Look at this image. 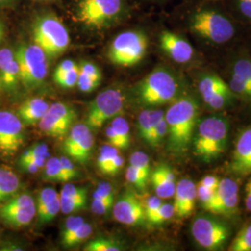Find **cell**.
<instances>
[{
    "label": "cell",
    "instance_id": "6da1fadb",
    "mask_svg": "<svg viewBox=\"0 0 251 251\" xmlns=\"http://www.w3.org/2000/svg\"><path fill=\"white\" fill-rule=\"evenodd\" d=\"M198 104L192 97L175 100L165 113L168 126V149L175 154L187 152L198 125Z\"/></svg>",
    "mask_w": 251,
    "mask_h": 251
},
{
    "label": "cell",
    "instance_id": "7a4b0ae2",
    "mask_svg": "<svg viewBox=\"0 0 251 251\" xmlns=\"http://www.w3.org/2000/svg\"><path fill=\"white\" fill-rule=\"evenodd\" d=\"M228 132L229 124L224 117L202 119L197 125L192 141L195 153L203 161H213L225 152Z\"/></svg>",
    "mask_w": 251,
    "mask_h": 251
},
{
    "label": "cell",
    "instance_id": "3957f363",
    "mask_svg": "<svg viewBox=\"0 0 251 251\" xmlns=\"http://www.w3.org/2000/svg\"><path fill=\"white\" fill-rule=\"evenodd\" d=\"M125 0H79L75 17L82 25L102 30L117 25L126 14Z\"/></svg>",
    "mask_w": 251,
    "mask_h": 251
},
{
    "label": "cell",
    "instance_id": "277c9868",
    "mask_svg": "<svg viewBox=\"0 0 251 251\" xmlns=\"http://www.w3.org/2000/svg\"><path fill=\"white\" fill-rule=\"evenodd\" d=\"M135 92L137 99L144 105H162L176 98L179 92V82L169 70L157 68L137 85Z\"/></svg>",
    "mask_w": 251,
    "mask_h": 251
},
{
    "label": "cell",
    "instance_id": "5b68a950",
    "mask_svg": "<svg viewBox=\"0 0 251 251\" xmlns=\"http://www.w3.org/2000/svg\"><path fill=\"white\" fill-rule=\"evenodd\" d=\"M35 44L42 49L48 59L64 53L70 45V36L63 22L53 14H46L35 21L33 28Z\"/></svg>",
    "mask_w": 251,
    "mask_h": 251
},
{
    "label": "cell",
    "instance_id": "8992f818",
    "mask_svg": "<svg viewBox=\"0 0 251 251\" xmlns=\"http://www.w3.org/2000/svg\"><path fill=\"white\" fill-rule=\"evenodd\" d=\"M148 50V37L143 31L128 30L117 35L108 49L110 62L123 67H130L144 59Z\"/></svg>",
    "mask_w": 251,
    "mask_h": 251
},
{
    "label": "cell",
    "instance_id": "52a82bcc",
    "mask_svg": "<svg viewBox=\"0 0 251 251\" xmlns=\"http://www.w3.org/2000/svg\"><path fill=\"white\" fill-rule=\"evenodd\" d=\"M20 67V82L27 90L39 88L48 75V57L36 44H23L15 50Z\"/></svg>",
    "mask_w": 251,
    "mask_h": 251
},
{
    "label": "cell",
    "instance_id": "ba28073f",
    "mask_svg": "<svg viewBox=\"0 0 251 251\" xmlns=\"http://www.w3.org/2000/svg\"><path fill=\"white\" fill-rule=\"evenodd\" d=\"M190 28L197 36L216 44L229 41L234 34V27L229 19L209 9L196 11L190 20Z\"/></svg>",
    "mask_w": 251,
    "mask_h": 251
},
{
    "label": "cell",
    "instance_id": "9c48e42d",
    "mask_svg": "<svg viewBox=\"0 0 251 251\" xmlns=\"http://www.w3.org/2000/svg\"><path fill=\"white\" fill-rule=\"evenodd\" d=\"M125 106V96L118 89H107L91 101L86 125L91 130H98L110 119L119 116Z\"/></svg>",
    "mask_w": 251,
    "mask_h": 251
},
{
    "label": "cell",
    "instance_id": "30bf717a",
    "mask_svg": "<svg viewBox=\"0 0 251 251\" xmlns=\"http://www.w3.org/2000/svg\"><path fill=\"white\" fill-rule=\"evenodd\" d=\"M192 234L200 247L206 251L222 250L230 235L228 227L213 218L198 216L192 225Z\"/></svg>",
    "mask_w": 251,
    "mask_h": 251
},
{
    "label": "cell",
    "instance_id": "8fae6325",
    "mask_svg": "<svg viewBox=\"0 0 251 251\" xmlns=\"http://www.w3.org/2000/svg\"><path fill=\"white\" fill-rule=\"evenodd\" d=\"M36 216V201L28 193L15 195L0 206V220L12 228L28 226Z\"/></svg>",
    "mask_w": 251,
    "mask_h": 251
},
{
    "label": "cell",
    "instance_id": "7c38bea8",
    "mask_svg": "<svg viewBox=\"0 0 251 251\" xmlns=\"http://www.w3.org/2000/svg\"><path fill=\"white\" fill-rule=\"evenodd\" d=\"M76 119L75 110L63 102H55L38 122L40 130L50 138H64Z\"/></svg>",
    "mask_w": 251,
    "mask_h": 251
},
{
    "label": "cell",
    "instance_id": "4fadbf2b",
    "mask_svg": "<svg viewBox=\"0 0 251 251\" xmlns=\"http://www.w3.org/2000/svg\"><path fill=\"white\" fill-rule=\"evenodd\" d=\"M94 137L86 124L73 126L64 137L63 152L74 161L81 164L88 163L91 156Z\"/></svg>",
    "mask_w": 251,
    "mask_h": 251
},
{
    "label": "cell",
    "instance_id": "5bb4252c",
    "mask_svg": "<svg viewBox=\"0 0 251 251\" xmlns=\"http://www.w3.org/2000/svg\"><path fill=\"white\" fill-rule=\"evenodd\" d=\"M25 125L17 115L9 111H0V153L11 156L25 143Z\"/></svg>",
    "mask_w": 251,
    "mask_h": 251
},
{
    "label": "cell",
    "instance_id": "9a60e30c",
    "mask_svg": "<svg viewBox=\"0 0 251 251\" xmlns=\"http://www.w3.org/2000/svg\"><path fill=\"white\" fill-rule=\"evenodd\" d=\"M113 215L117 222L130 226L144 225L147 221L144 204L131 192H126L117 200Z\"/></svg>",
    "mask_w": 251,
    "mask_h": 251
},
{
    "label": "cell",
    "instance_id": "2e32d148",
    "mask_svg": "<svg viewBox=\"0 0 251 251\" xmlns=\"http://www.w3.org/2000/svg\"><path fill=\"white\" fill-rule=\"evenodd\" d=\"M238 201L237 183L230 178L220 179V183L216 190L215 202L211 212L219 215H233L237 209Z\"/></svg>",
    "mask_w": 251,
    "mask_h": 251
},
{
    "label": "cell",
    "instance_id": "e0dca14e",
    "mask_svg": "<svg viewBox=\"0 0 251 251\" xmlns=\"http://www.w3.org/2000/svg\"><path fill=\"white\" fill-rule=\"evenodd\" d=\"M162 50L178 63H188L194 57V48L183 37L170 31L162 32L159 36Z\"/></svg>",
    "mask_w": 251,
    "mask_h": 251
},
{
    "label": "cell",
    "instance_id": "ac0fdd59",
    "mask_svg": "<svg viewBox=\"0 0 251 251\" xmlns=\"http://www.w3.org/2000/svg\"><path fill=\"white\" fill-rule=\"evenodd\" d=\"M173 197L174 214L180 219L186 218L192 214L196 207L197 185L191 179H181L176 185Z\"/></svg>",
    "mask_w": 251,
    "mask_h": 251
},
{
    "label": "cell",
    "instance_id": "d6986e66",
    "mask_svg": "<svg viewBox=\"0 0 251 251\" xmlns=\"http://www.w3.org/2000/svg\"><path fill=\"white\" fill-rule=\"evenodd\" d=\"M230 166L236 174L247 175L251 173V126L239 135Z\"/></svg>",
    "mask_w": 251,
    "mask_h": 251
},
{
    "label": "cell",
    "instance_id": "ffe728a7",
    "mask_svg": "<svg viewBox=\"0 0 251 251\" xmlns=\"http://www.w3.org/2000/svg\"><path fill=\"white\" fill-rule=\"evenodd\" d=\"M20 82V67L15 50L10 48L0 49V83L8 90L16 89Z\"/></svg>",
    "mask_w": 251,
    "mask_h": 251
},
{
    "label": "cell",
    "instance_id": "44dd1931",
    "mask_svg": "<svg viewBox=\"0 0 251 251\" xmlns=\"http://www.w3.org/2000/svg\"><path fill=\"white\" fill-rule=\"evenodd\" d=\"M175 175L166 164L158 165L151 174L152 188L156 196L161 199L171 198L174 196L176 181Z\"/></svg>",
    "mask_w": 251,
    "mask_h": 251
},
{
    "label": "cell",
    "instance_id": "7402d4cb",
    "mask_svg": "<svg viewBox=\"0 0 251 251\" xmlns=\"http://www.w3.org/2000/svg\"><path fill=\"white\" fill-rule=\"evenodd\" d=\"M50 104L40 97H34L24 101L17 110V116L25 126L38 124L44 117Z\"/></svg>",
    "mask_w": 251,
    "mask_h": 251
},
{
    "label": "cell",
    "instance_id": "603a6c76",
    "mask_svg": "<svg viewBox=\"0 0 251 251\" xmlns=\"http://www.w3.org/2000/svg\"><path fill=\"white\" fill-rule=\"evenodd\" d=\"M21 189V180L8 167H0V204L14 197Z\"/></svg>",
    "mask_w": 251,
    "mask_h": 251
},
{
    "label": "cell",
    "instance_id": "cb8c5ba5",
    "mask_svg": "<svg viewBox=\"0 0 251 251\" xmlns=\"http://www.w3.org/2000/svg\"><path fill=\"white\" fill-rule=\"evenodd\" d=\"M165 116V113L162 110H144L138 117L137 126L139 136L147 143L150 135L152 133L155 126Z\"/></svg>",
    "mask_w": 251,
    "mask_h": 251
},
{
    "label": "cell",
    "instance_id": "d4e9b609",
    "mask_svg": "<svg viewBox=\"0 0 251 251\" xmlns=\"http://www.w3.org/2000/svg\"><path fill=\"white\" fill-rule=\"evenodd\" d=\"M229 85L222 77L214 74H207L200 78L198 88L204 102L211 98L218 90L225 89Z\"/></svg>",
    "mask_w": 251,
    "mask_h": 251
},
{
    "label": "cell",
    "instance_id": "484cf974",
    "mask_svg": "<svg viewBox=\"0 0 251 251\" xmlns=\"http://www.w3.org/2000/svg\"><path fill=\"white\" fill-rule=\"evenodd\" d=\"M43 179H45L46 181L67 182L60 157L52 156L47 159L44 166Z\"/></svg>",
    "mask_w": 251,
    "mask_h": 251
},
{
    "label": "cell",
    "instance_id": "4316f807",
    "mask_svg": "<svg viewBox=\"0 0 251 251\" xmlns=\"http://www.w3.org/2000/svg\"><path fill=\"white\" fill-rule=\"evenodd\" d=\"M111 126L118 136L122 144L123 150L126 149L130 143V130L128 122L126 121L125 117L117 116L113 118Z\"/></svg>",
    "mask_w": 251,
    "mask_h": 251
},
{
    "label": "cell",
    "instance_id": "83f0119b",
    "mask_svg": "<svg viewBox=\"0 0 251 251\" xmlns=\"http://www.w3.org/2000/svg\"><path fill=\"white\" fill-rule=\"evenodd\" d=\"M91 233L92 225L89 223H84L69 238L63 240L61 243L64 248L71 249L80 245L81 243L85 242L90 237Z\"/></svg>",
    "mask_w": 251,
    "mask_h": 251
},
{
    "label": "cell",
    "instance_id": "f1b7e54d",
    "mask_svg": "<svg viewBox=\"0 0 251 251\" xmlns=\"http://www.w3.org/2000/svg\"><path fill=\"white\" fill-rule=\"evenodd\" d=\"M229 251H251V224L247 225L239 231V233L231 244Z\"/></svg>",
    "mask_w": 251,
    "mask_h": 251
},
{
    "label": "cell",
    "instance_id": "f546056e",
    "mask_svg": "<svg viewBox=\"0 0 251 251\" xmlns=\"http://www.w3.org/2000/svg\"><path fill=\"white\" fill-rule=\"evenodd\" d=\"M121 250L118 243L106 237L94 238L84 248V251H119Z\"/></svg>",
    "mask_w": 251,
    "mask_h": 251
},
{
    "label": "cell",
    "instance_id": "4dcf8cb0",
    "mask_svg": "<svg viewBox=\"0 0 251 251\" xmlns=\"http://www.w3.org/2000/svg\"><path fill=\"white\" fill-rule=\"evenodd\" d=\"M61 211L60 197L56 198L51 203L43 207L41 210L36 211L38 225H43L50 223L57 214Z\"/></svg>",
    "mask_w": 251,
    "mask_h": 251
},
{
    "label": "cell",
    "instance_id": "1f68e13d",
    "mask_svg": "<svg viewBox=\"0 0 251 251\" xmlns=\"http://www.w3.org/2000/svg\"><path fill=\"white\" fill-rule=\"evenodd\" d=\"M233 98V91L230 87H226L225 89L218 90L215 94L206 100V104L212 110H220L227 105Z\"/></svg>",
    "mask_w": 251,
    "mask_h": 251
},
{
    "label": "cell",
    "instance_id": "d6a6232c",
    "mask_svg": "<svg viewBox=\"0 0 251 251\" xmlns=\"http://www.w3.org/2000/svg\"><path fill=\"white\" fill-rule=\"evenodd\" d=\"M118 153V149L110 144H105L100 149L99 154L97 157V167L100 173H104L110 162L112 161Z\"/></svg>",
    "mask_w": 251,
    "mask_h": 251
},
{
    "label": "cell",
    "instance_id": "836d02e7",
    "mask_svg": "<svg viewBox=\"0 0 251 251\" xmlns=\"http://www.w3.org/2000/svg\"><path fill=\"white\" fill-rule=\"evenodd\" d=\"M126 178L129 183L134 185L135 187L140 191H144L146 189L147 182L149 179V177L145 175L144 172L139 171L131 165H129L128 168L126 169Z\"/></svg>",
    "mask_w": 251,
    "mask_h": 251
},
{
    "label": "cell",
    "instance_id": "e575fe53",
    "mask_svg": "<svg viewBox=\"0 0 251 251\" xmlns=\"http://www.w3.org/2000/svg\"><path fill=\"white\" fill-rule=\"evenodd\" d=\"M60 197V196H59ZM61 211L64 214H72L74 212L80 211L87 208L88 199H73V198H61Z\"/></svg>",
    "mask_w": 251,
    "mask_h": 251
},
{
    "label": "cell",
    "instance_id": "d590c367",
    "mask_svg": "<svg viewBox=\"0 0 251 251\" xmlns=\"http://www.w3.org/2000/svg\"><path fill=\"white\" fill-rule=\"evenodd\" d=\"M174 215V206L173 204L165 203L157 209V211L153 215L149 217L147 221L152 225H158L164 224L165 222L171 220Z\"/></svg>",
    "mask_w": 251,
    "mask_h": 251
},
{
    "label": "cell",
    "instance_id": "8d00e7d4",
    "mask_svg": "<svg viewBox=\"0 0 251 251\" xmlns=\"http://www.w3.org/2000/svg\"><path fill=\"white\" fill-rule=\"evenodd\" d=\"M197 195L203 208L206 209V211L211 212L215 202L216 191L206 188L202 184H198L197 186Z\"/></svg>",
    "mask_w": 251,
    "mask_h": 251
},
{
    "label": "cell",
    "instance_id": "74e56055",
    "mask_svg": "<svg viewBox=\"0 0 251 251\" xmlns=\"http://www.w3.org/2000/svg\"><path fill=\"white\" fill-rule=\"evenodd\" d=\"M167 134H168V126L164 116L161 120L158 122V124L153 128L146 144L150 145L151 147H157L164 141Z\"/></svg>",
    "mask_w": 251,
    "mask_h": 251
},
{
    "label": "cell",
    "instance_id": "f35d334b",
    "mask_svg": "<svg viewBox=\"0 0 251 251\" xmlns=\"http://www.w3.org/2000/svg\"><path fill=\"white\" fill-rule=\"evenodd\" d=\"M233 75L246 81L251 87V60L240 59L233 64Z\"/></svg>",
    "mask_w": 251,
    "mask_h": 251
},
{
    "label": "cell",
    "instance_id": "ab89813d",
    "mask_svg": "<svg viewBox=\"0 0 251 251\" xmlns=\"http://www.w3.org/2000/svg\"><path fill=\"white\" fill-rule=\"evenodd\" d=\"M129 163L131 166H133L139 171L144 172L145 175L150 177V173H151L150 159H149V156L145 152H141V151L133 152L130 156Z\"/></svg>",
    "mask_w": 251,
    "mask_h": 251
},
{
    "label": "cell",
    "instance_id": "60d3db41",
    "mask_svg": "<svg viewBox=\"0 0 251 251\" xmlns=\"http://www.w3.org/2000/svg\"><path fill=\"white\" fill-rule=\"evenodd\" d=\"M84 219L80 216H71L69 217L64 225H63V229H62V233H61V242L69 238L73 233H75L81 225H83Z\"/></svg>",
    "mask_w": 251,
    "mask_h": 251
},
{
    "label": "cell",
    "instance_id": "b9f144b4",
    "mask_svg": "<svg viewBox=\"0 0 251 251\" xmlns=\"http://www.w3.org/2000/svg\"><path fill=\"white\" fill-rule=\"evenodd\" d=\"M78 72H79V68H78V64H77L69 72L65 73L63 75L55 78L54 82L63 89H72L77 84Z\"/></svg>",
    "mask_w": 251,
    "mask_h": 251
},
{
    "label": "cell",
    "instance_id": "7bdbcfd3",
    "mask_svg": "<svg viewBox=\"0 0 251 251\" xmlns=\"http://www.w3.org/2000/svg\"><path fill=\"white\" fill-rule=\"evenodd\" d=\"M59 196L61 198L73 199H88V189L84 186H76L69 183L63 186Z\"/></svg>",
    "mask_w": 251,
    "mask_h": 251
},
{
    "label": "cell",
    "instance_id": "ee69618b",
    "mask_svg": "<svg viewBox=\"0 0 251 251\" xmlns=\"http://www.w3.org/2000/svg\"><path fill=\"white\" fill-rule=\"evenodd\" d=\"M57 198H59V195L53 188L47 187L41 190L36 198V211L41 210L43 207L51 203Z\"/></svg>",
    "mask_w": 251,
    "mask_h": 251
},
{
    "label": "cell",
    "instance_id": "f6af8a7d",
    "mask_svg": "<svg viewBox=\"0 0 251 251\" xmlns=\"http://www.w3.org/2000/svg\"><path fill=\"white\" fill-rule=\"evenodd\" d=\"M114 206V198L106 199H92L91 210L97 215H104L112 209Z\"/></svg>",
    "mask_w": 251,
    "mask_h": 251
},
{
    "label": "cell",
    "instance_id": "bcb514c9",
    "mask_svg": "<svg viewBox=\"0 0 251 251\" xmlns=\"http://www.w3.org/2000/svg\"><path fill=\"white\" fill-rule=\"evenodd\" d=\"M78 68H79V73L81 74L89 76L92 79H95L100 82L101 81V77H102L101 72L95 63L83 61L80 64H78Z\"/></svg>",
    "mask_w": 251,
    "mask_h": 251
},
{
    "label": "cell",
    "instance_id": "7dc6e473",
    "mask_svg": "<svg viewBox=\"0 0 251 251\" xmlns=\"http://www.w3.org/2000/svg\"><path fill=\"white\" fill-rule=\"evenodd\" d=\"M100 84V81L92 79L89 76L78 72V79H77L76 86L78 87V89L82 92H86V93L91 92V91L96 90L99 87Z\"/></svg>",
    "mask_w": 251,
    "mask_h": 251
},
{
    "label": "cell",
    "instance_id": "c3c4849f",
    "mask_svg": "<svg viewBox=\"0 0 251 251\" xmlns=\"http://www.w3.org/2000/svg\"><path fill=\"white\" fill-rule=\"evenodd\" d=\"M60 160H61V164L63 166V172H64L67 182L73 180V179H76L78 177L79 173H78V171H76L72 159H70L68 156L64 155V156L60 157Z\"/></svg>",
    "mask_w": 251,
    "mask_h": 251
},
{
    "label": "cell",
    "instance_id": "681fc988",
    "mask_svg": "<svg viewBox=\"0 0 251 251\" xmlns=\"http://www.w3.org/2000/svg\"><path fill=\"white\" fill-rule=\"evenodd\" d=\"M114 187L109 182H100L92 194V199H106L114 198Z\"/></svg>",
    "mask_w": 251,
    "mask_h": 251
},
{
    "label": "cell",
    "instance_id": "f907efd6",
    "mask_svg": "<svg viewBox=\"0 0 251 251\" xmlns=\"http://www.w3.org/2000/svg\"><path fill=\"white\" fill-rule=\"evenodd\" d=\"M162 201L161 198L156 197H150L148 199H146V201L144 202V207L145 210V215H146V220L153 215L157 209L161 206Z\"/></svg>",
    "mask_w": 251,
    "mask_h": 251
},
{
    "label": "cell",
    "instance_id": "816d5d0a",
    "mask_svg": "<svg viewBox=\"0 0 251 251\" xmlns=\"http://www.w3.org/2000/svg\"><path fill=\"white\" fill-rule=\"evenodd\" d=\"M123 166H124V158L122 155H120L118 153L117 156L110 162V164L108 165L103 174L108 175V176H115L118 174L119 171H121Z\"/></svg>",
    "mask_w": 251,
    "mask_h": 251
},
{
    "label": "cell",
    "instance_id": "f5cc1de1",
    "mask_svg": "<svg viewBox=\"0 0 251 251\" xmlns=\"http://www.w3.org/2000/svg\"><path fill=\"white\" fill-rule=\"evenodd\" d=\"M28 151L30 152V157H49L50 153H49V146L44 143H39V144H35L33 146H31L30 148H28ZM27 159V158H26ZM19 160H25V159H19Z\"/></svg>",
    "mask_w": 251,
    "mask_h": 251
},
{
    "label": "cell",
    "instance_id": "db71d44e",
    "mask_svg": "<svg viewBox=\"0 0 251 251\" xmlns=\"http://www.w3.org/2000/svg\"><path fill=\"white\" fill-rule=\"evenodd\" d=\"M77 65V63H75V61L67 59L64 60L62 63H59V65L56 67L55 71L53 73V79L61 76L64 75L65 73L69 72L70 70H72L73 68H75Z\"/></svg>",
    "mask_w": 251,
    "mask_h": 251
},
{
    "label": "cell",
    "instance_id": "11a10c76",
    "mask_svg": "<svg viewBox=\"0 0 251 251\" xmlns=\"http://www.w3.org/2000/svg\"><path fill=\"white\" fill-rule=\"evenodd\" d=\"M105 138L107 140V144L116 147L117 149H120V150H123L122 148V144L121 142L118 138L116 131L114 130V128L112 127V126L110 125L109 126L106 127L105 129Z\"/></svg>",
    "mask_w": 251,
    "mask_h": 251
},
{
    "label": "cell",
    "instance_id": "9f6ffc18",
    "mask_svg": "<svg viewBox=\"0 0 251 251\" xmlns=\"http://www.w3.org/2000/svg\"><path fill=\"white\" fill-rule=\"evenodd\" d=\"M219 183H220V179H218L215 176H206L199 182V184H202L206 188L213 190V191L217 190Z\"/></svg>",
    "mask_w": 251,
    "mask_h": 251
},
{
    "label": "cell",
    "instance_id": "6f0895ef",
    "mask_svg": "<svg viewBox=\"0 0 251 251\" xmlns=\"http://www.w3.org/2000/svg\"><path fill=\"white\" fill-rule=\"evenodd\" d=\"M238 6L242 14L251 19V0H238Z\"/></svg>",
    "mask_w": 251,
    "mask_h": 251
},
{
    "label": "cell",
    "instance_id": "680465c9",
    "mask_svg": "<svg viewBox=\"0 0 251 251\" xmlns=\"http://www.w3.org/2000/svg\"><path fill=\"white\" fill-rule=\"evenodd\" d=\"M246 206L247 209L251 212V179L246 186Z\"/></svg>",
    "mask_w": 251,
    "mask_h": 251
},
{
    "label": "cell",
    "instance_id": "91938a15",
    "mask_svg": "<svg viewBox=\"0 0 251 251\" xmlns=\"http://www.w3.org/2000/svg\"><path fill=\"white\" fill-rule=\"evenodd\" d=\"M5 32H6V28H5V25L3 24L2 25H0V44L3 40V37L5 36Z\"/></svg>",
    "mask_w": 251,
    "mask_h": 251
},
{
    "label": "cell",
    "instance_id": "94428289",
    "mask_svg": "<svg viewBox=\"0 0 251 251\" xmlns=\"http://www.w3.org/2000/svg\"><path fill=\"white\" fill-rule=\"evenodd\" d=\"M3 24H4V23H3V22H2V21H0V25H3Z\"/></svg>",
    "mask_w": 251,
    "mask_h": 251
},
{
    "label": "cell",
    "instance_id": "6125c7cd",
    "mask_svg": "<svg viewBox=\"0 0 251 251\" xmlns=\"http://www.w3.org/2000/svg\"><path fill=\"white\" fill-rule=\"evenodd\" d=\"M0 89H1V84H0Z\"/></svg>",
    "mask_w": 251,
    "mask_h": 251
},
{
    "label": "cell",
    "instance_id": "be15d7a7",
    "mask_svg": "<svg viewBox=\"0 0 251 251\" xmlns=\"http://www.w3.org/2000/svg\"><path fill=\"white\" fill-rule=\"evenodd\" d=\"M0 84H1V83H0Z\"/></svg>",
    "mask_w": 251,
    "mask_h": 251
}]
</instances>
